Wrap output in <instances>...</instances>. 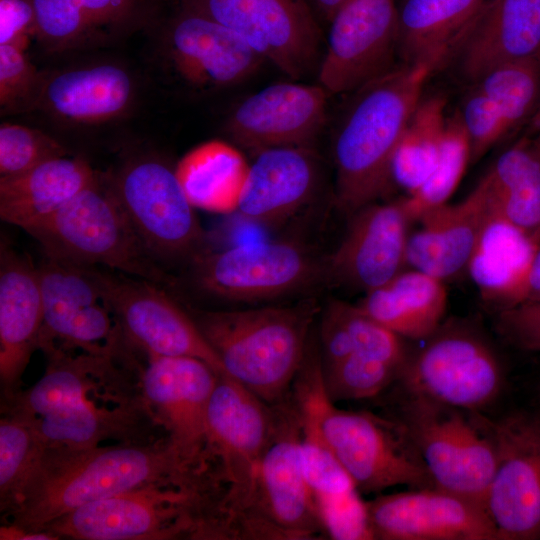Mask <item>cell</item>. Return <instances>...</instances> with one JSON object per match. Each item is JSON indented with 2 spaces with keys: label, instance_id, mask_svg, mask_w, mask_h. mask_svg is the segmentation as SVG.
I'll return each mask as SVG.
<instances>
[{
  "label": "cell",
  "instance_id": "1",
  "mask_svg": "<svg viewBox=\"0 0 540 540\" xmlns=\"http://www.w3.org/2000/svg\"><path fill=\"white\" fill-rule=\"evenodd\" d=\"M47 357L43 376L4 400L2 408L29 423L45 448L81 450L107 441L147 443L166 436L157 434L163 427L145 399L142 366L129 351Z\"/></svg>",
  "mask_w": 540,
  "mask_h": 540
},
{
  "label": "cell",
  "instance_id": "2",
  "mask_svg": "<svg viewBox=\"0 0 540 540\" xmlns=\"http://www.w3.org/2000/svg\"><path fill=\"white\" fill-rule=\"evenodd\" d=\"M208 469L184 458L168 436L81 450L46 448L20 503L4 516L5 524L43 531L85 504Z\"/></svg>",
  "mask_w": 540,
  "mask_h": 540
},
{
  "label": "cell",
  "instance_id": "3",
  "mask_svg": "<svg viewBox=\"0 0 540 540\" xmlns=\"http://www.w3.org/2000/svg\"><path fill=\"white\" fill-rule=\"evenodd\" d=\"M226 489L215 470L151 483L85 504L48 524L58 539H224Z\"/></svg>",
  "mask_w": 540,
  "mask_h": 540
},
{
  "label": "cell",
  "instance_id": "4",
  "mask_svg": "<svg viewBox=\"0 0 540 540\" xmlns=\"http://www.w3.org/2000/svg\"><path fill=\"white\" fill-rule=\"evenodd\" d=\"M291 397L311 419L324 442L361 493L395 486L435 487L425 462L403 423L394 416L338 408L328 397L322 362L308 351L294 380Z\"/></svg>",
  "mask_w": 540,
  "mask_h": 540
},
{
  "label": "cell",
  "instance_id": "5",
  "mask_svg": "<svg viewBox=\"0 0 540 540\" xmlns=\"http://www.w3.org/2000/svg\"><path fill=\"white\" fill-rule=\"evenodd\" d=\"M431 73L403 64L354 91L334 143L336 200L345 212L373 203L393 181L395 150Z\"/></svg>",
  "mask_w": 540,
  "mask_h": 540
},
{
  "label": "cell",
  "instance_id": "6",
  "mask_svg": "<svg viewBox=\"0 0 540 540\" xmlns=\"http://www.w3.org/2000/svg\"><path fill=\"white\" fill-rule=\"evenodd\" d=\"M316 302L189 312L225 374L269 405L291 395L307 353Z\"/></svg>",
  "mask_w": 540,
  "mask_h": 540
},
{
  "label": "cell",
  "instance_id": "7",
  "mask_svg": "<svg viewBox=\"0 0 540 540\" xmlns=\"http://www.w3.org/2000/svg\"><path fill=\"white\" fill-rule=\"evenodd\" d=\"M275 422L246 499L229 515V539L311 540L326 536L299 457L301 422L290 395Z\"/></svg>",
  "mask_w": 540,
  "mask_h": 540
},
{
  "label": "cell",
  "instance_id": "8",
  "mask_svg": "<svg viewBox=\"0 0 540 540\" xmlns=\"http://www.w3.org/2000/svg\"><path fill=\"white\" fill-rule=\"evenodd\" d=\"M45 255L164 286L171 277L146 251L114 194L100 176L52 215L25 230Z\"/></svg>",
  "mask_w": 540,
  "mask_h": 540
},
{
  "label": "cell",
  "instance_id": "9",
  "mask_svg": "<svg viewBox=\"0 0 540 540\" xmlns=\"http://www.w3.org/2000/svg\"><path fill=\"white\" fill-rule=\"evenodd\" d=\"M392 416L406 427L436 488L485 507L496 466L493 420L403 392Z\"/></svg>",
  "mask_w": 540,
  "mask_h": 540
},
{
  "label": "cell",
  "instance_id": "10",
  "mask_svg": "<svg viewBox=\"0 0 540 540\" xmlns=\"http://www.w3.org/2000/svg\"><path fill=\"white\" fill-rule=\"evenodd\" d=\"M425 340L409 355L395 383L401 392L481 412L497 400L504 385L503 366L479 329L452 320Z\"/></svg>",
  "mask_w": 540,
  "mask_h": 540
},
{
  "label": "cell",
  "instance_id": "11",
  "mask_svg": "<svg viewBox=\"0 0 540 540\" xmlns=\"http://www.w3.org/2000/svg\"><path fill=\"white\" fill-rule=\"evenodd\" d=\"M107 178L138 238L157 263L180 260L196 251L203 230L175 168L158 158L141 157Z\"/></svg>",
  "mask_w": 540,
  "mask_h": 540
},
{
  "label": "cell",
  "instance_id": "12",
  "mask_svg": "<svg viewBox=\"0 0 540 540\" xmlns=\"http://www.w3.org/2000/svg\"><path fill=\"white\" fill-rule=\"evenodd\" d=\"M241 36L293 80L319 66L321 35L308 0H177Z\"/></svg>",
  "mask_w": 540,
  "mask_h": 540
},
{
  "label": "cell",
  "instance_id": "13",
  "mask_svg": "<svg viewBox=\"0 0 540 540\" xmlns=\"http://www.w3.org/2000/svg\"><path fill=\"white\" fill-rule=\"evenodd\" d=\"M177 4L155 27L167 71L188 90L208 93L235 86L265 61L234 31Z\"/></svg>",
  "mask_w": 540,
  "mask_h": 540
},
{
  "label": "cell",
  "instance_id": "14",
  "mask_svg": "<svg viewBox=\"0 0 540 540\" xmlns=\"http://www.w3.org/2000/svg\"><path fill=\"white\" fill-rule=\"evenodd\" d=\"M103 300L117 318L124 338L146 355L189 356L225 373L189 312L183 310L161 285L97 267Z\"/></svg>",
  "mask_w": 540,
  "mask_h": 540
},
{
  "label": "cell",
  "instance_id": "15",
  "mask_svg": "<svg viewBox=\"0 0 540 540\" xmlns=\"http://www.w3.org/2000/svg\"><path fill=\"white\" fill-rule=\"evenodd\" d=\"M274 422V405L229 375H219L206 414V446L226 485L227 516L248 496Z\"/></svg>",
  "mask_w": 540,
  "mask_h": 540
},
{
  "label": "cell",
  "instance_id": "16",
  "mask_svg": "<svg viewBox=\"0 0 540 540\" xmlns=\"http://www.w3.org/2000/svg\"><path fill=\"white\" fill-rule=\"evenodd\" d=\"M496 466L485 507L497 540L540 539V412L493 421Z\"/></svg>",
  "mask_w": 540,
  "mask_h": 540
},
{
  "label": "cell",
  "instance_id": "17",
  "mask_svg": "<svg viewBox=\"0 0 540 540\" xmlns=\"http://www.w3.org/2000/svg\"><path fill=\"white\" fill-rule=\"evenodd\" d=\"M395 0H346L330 20L318 66L328 92H354L393 69L397 50Z\"/></svg>",
  "mask_w": 540,
  "mask_h": 540
},
{
  "label": "cell",
  "instance_id": "18",
  "mask_svg": "<svg viewBox=\"0 0 540 540\" xmlns=\"http://www.w3.org/2000/svg\"><path fill=\"white\" fill-rule=\"evenodd\" d=\"M317 264L290 241L234 245L198 260L195 280L204 292L230 301L279 297L308 285Z\"/></svg>",
  "mask_w": 540,
  "mask_h": 540
},
{
  "label": "cell",
  "instance_id": "19",
  "mask_svg": "<svg viewBox=\"0 0 540 540\" xmlns=\"http://www.w3.org/2000/svg\"><path fill=\"white\" fill-rule=\"evenodd\" d=\"M146 356L141 370L144 396L166 435L187 460L212 464L206 414L220 373L194 357Z\"/></svg>",
  "mask_w": 540,
  "mask_h": 540
},
{
  "label": "cell",
  "instance_id": "20",
  "mask_svg": "<svg viewBox=\"0 0 540 540\" xmlns=\"http://www.w3.org/2000/svg\"><path fill=\"white\" fill-rule=\"evenodd\" d=\"M367 508L374 539L497 540L483 505L436 487L380 495Z\"/></svg>",
  "mask_w": 540,
  "mask_h": 540
},
{
  "label": "cell",
  "instance_id": "21",
  "mask_svg": "<svg viewBox=\"0 0 540 540\" xmlns=\"http://www.w3.org/2000/svg\"><path fill=\"white\" fill-rule=\"evenodd\" d=\"M36 40L52 54L115 43L154 28L167 0H31Z\"/></svg>",
  "mask_w": 540,
  "mask_h": 540
},
{
  "label": "cell",
  "instance_id": "22",
  "mask_svg": "<svg viewBox=\"0 0 540 540\" xmlns=\"http://www.w3.org/2000/svg\"><path fill=\"white\" fill-rule=\"evenodd\" d=\"M327 93L320 84L269 85L232 111L228 133L240 145L257 152L275 147H307L324 124Z\"/></svg>",
  "mask_w": 540,
  "mask_h": 540
},
{
  "label": "cell",
  "instance_id": "23",
  "mask_svg": "<svg viewBox=\"0 0 540 540\" xmlns=\"http://www.w3.org/2000/svg\"><path fill=\"white\" fill-rule=\"evenodd\" d=\"M409 222L401 200L371 203L354 212L327 262L330 276L343 286L366 293L388 283L406 263Z\"/></svg>",
  "mask_w": 540,
  "mask_h": 540
},
{
  "label": "cell",
  "instance_id": "24",
  "mask_svg": "<svg viewBox=\"0 0 540 540\" xmlns=\"http://www.w3.org/2000/svg\"><path fill=\"white\" fill-rule=\"evenodd\" d=\"M538 55L540 0L486 2L451 54L470 85L500 65Z\"/></svg>",
  "mask_w": 540,
  "mask_h": 540
},
{
  "label": "cell",
  "instance_id": "25",
  "mask_svg": "<svg viewBox=\"0 0 540 540\" xmlns=\"http://www.w3.org/2000/svg\"><path fill=\"white\" fill-rule=\"evenodd\" d=\"M43 323L37 266L4 238L0 245V382L5 400L20 391L22 375Z\"/></svg>",
  "mask_w": 540,
  "mask_h": 540
},
{
  "label": "cell",
  "instance_id": "26",
  "mask_svg": "<svg viewBox=\"0 0 540 540\" xmlns=\"http://www.w3.org/2000/svg\"><path fill=\"white\" fill-rule=\"evenodd\" d=\"M491 207L483 179L461 202L425 213L421 228L408 237L406 263L440 280L467 269Z\"/></svg>",
  "mask_w": 540,
  "mask_h": 540
},
{
  "label": "cell",
  "instance_id": "27",
  "mask_svg": "<svg viewBox=\"0 0 540 540\" xmlns=\"http://www.w3.org/2000/svg\"><path fill=\"white\" fill-rule=\"evenodd\" d=\"M299 412V411H298ZM299 457L326 537L374 540L367 501L324 442L314 422L299 412Z\"/></svg>",
  "mask_w": 540,
  "mask_h": 540
},
{
  "label": "cell",
  "instance_id": "28",
  "mask_svg": "<svg viewBox=\"0 0 540 540\" xmlns=\"http://www.w3.org/2000/svg\"><path fill=\"white\" fill-rule=\"evenodd\" d=\"M134 96L133 77L124 67L99 62L44 76L36 106L67 123L93 125L123 115Z\"/></svg>",
  "mask_w": 540,
  "mask_h": 540
},
{
  "label": "cell",
  "instance_id": "29",
  "mask_svg": "<svg viewBox=\"0 0 540 540\" xmlns=\"http://www.w3.org/2000/svg\"><path fill=\"white\" fill-rule=\"evenodd\" d=\"M316 177V163L307 147L262 150L249 166L236 211L254 223H278L309 200Z\"/></svg>",
  "mask_w": 540,
  "mask_h": 540
},
{
  "label": "cell",
  "instance_id": "30",
  "mask_svg": "<svg viewBox=\"0 0 540 540\" xmlns=\"http://www.w3.org/2000/svg\"><path fill=\"white\" fill-rule=\"evenodd\" d=\"M539 248V235L529 234L512 224L491 202L467 266L483 300L497 311L522 303Z\"/></svg>",
  "mask_w": 540,
  "mask_h": 540
},
{
  "label": "cell",
  "instance_id": "31",
  "mask_svg": "<svg viewBox=\"0 0 540 540\" xmlns=\"http://www.w3.org/2000/svg\"><path fill=\"white\" fill-rule=\"evenodd\" d=\"M98 177L86 160L68 155L16 176L1 177L0 217L26 230L58 211Z\"/></svg>",
  "mask_w": 540,
  "mask_h": 540
},
{
  "label": "cell",
  "instance_id": "32",
  "mask_svg": "<svg viewBox=\"0 0 540 540\" xmlns=\"http://www.w3.org/2000/svg\"><path fill=\"white\" fill-rule=\"evenodd\" d=\"M486 0H405L398 10V55L431 71L451 56Z\"/></svg>",
  "mask_w": 540,
  "mask_h": 540
},
{
  "label": "cell",
  "instance_id": "33",
  "mask_svg": "<svg viewBox=\"0 0 540 540\" xmlns=\"http://www.w3.org/2000/svg\"><path fill=\"white\" fill-rule=\"evenodd\" d=\"M447 306L443 281L420 270L399 272L366 293L358 307L404 339L422 340L442 323Z\"/></svg>",
  "mask_w": 540,
  "mask_h": 540
},
{
  "label": "cell",
  "instance_id": "34",
  "mask_svg": "<svg viewBox=\"0 0 540 540\" xmlns=\"http://www.w3.org/2000/svg\"><path fill=\"white\" fill-rule=\"evenodd\" d=\"M43 304L38 349H59L91 307L103 300L97 267L44 254L37 266Z\"/></svg>",
  "mask_w": 540,
  "mask_h": 540
},
{
  "label": "cell",
  "instance_id": "35",
  "mask_svg": "<svg viewBox=\"0 0 540 540\" xmlns=\"http://www.w3.org/2000/svg\"><path fill=\"white\" fill-rule=\"evenodd\" d=\"M249 166L237 148L210 140L189 150L174 168L194 208L226 214L237 210Z\"/></svg>",
  "mask_w": 540,
  "mask_h": 540
},
{
  "label": "cell",
  "instance_id": "36",
  "mask_svg": "<svg viewBox=\"0 0 540 540\" xmlns=\"http://www.w3.org/2000/svg\"><path fill=\"white\" fill-rule=\"evenodd\" d=\"M482 179L492 204L508 221L540 236V155L530 137L502 152Z\"/></svg>",
  "mask_w": 540,
  "mask_h": 540
},
{
  "label": "cell",
  "instance_id": "37",
  "mask_svg": "<svg viewBox=\"0 0 540 540\" xmlns=\"http://www.w3.org/2000/svg\"><path fill=\"white\" fill-rule=\"evenodd\" d=\"M446 101L441 96L421 99L400 138L392 160V180L408 195L433 172L441 150Z\"/></svg>",
  "mask_w": 540,
  "mask_h": 540
},
{
  "label": "cell",
  "instance_id": "38",
  "mask_svg": "<svg viewBox=\"0 0 540 540\" xmlns=\"http://www.w3.org/2000/svg\"><path fill=\"white\" fill-rule=\"evenodd\" d=\"M45 449L41 438L29 423L10 413L2 414L0 511L4 516L20 503L42 461Z\"/></svg>",
  "mask_w": 540,
  "mask_h": 540
},
{
  "label": "cell",
  "instance_id": "39",
  "mask_svg": "<svg viewBox=\"0 0 540 540\" xmlns=\"http://www.w3.org/2000/svg\"><path fill=\"white\" fill-rule=\"evenodd\" d=\"M471 85L494 102L512 134L529 124L540 106V55L500 65Z\"/></svg>",
  "mask_w": 540,
  "mask_h": 540
},
{
  "label": "cell",
  "instance_id": "40",
  "mask_svg": "<svg viewBox=\"0 0 540 540\" xmlns=\"http://www.w3.org/2000/svg\"><path fill=\"white\" fill-rule=\"evenodd\" d=\"M469 162L470 142L456 110L446 119L441 150L433 172L421 187L401 200L408 219L419 220L428 211L447 203Z\"/></svg>",
  "mask_w": 540,
  "mask_h": 540
},
{
  "label": "cell",
  "instance_id": "41",
  "mask_svg": "<svg viewBox=\"0 0 540 540\" xmlns=\"http://www.w3.org/2000/svg\"><path fill=\"white\" fill-rule=\"evenodd\" d=\"M401 371L356 352L336 364L322 366L324 388L334 403L373 398L395 384Z\"/></svg>",
  "mask_w": 540,
  "mask_h": 540
},
{
  "label": "cell",
  "instance_id": "42",
  "mask_svg": "<svg viewBox=\"0 0 540 540\" xmlns=\"http://www.w3.org/2000/svg\"><path fill=\"white\" fill-rule=\"evenodd\" d=\"M347 329L354 352L403 369L410 353L404 338L370 317L357 305L332 302Z\"/></svg>",
  "mask_w": 540,
  "mask_h": 540
},
{
  "label": "cell",
  "instance_id": "43",
  "mask_svg": "<svg viewBox=\"0 0 540 540\" xmlns=\"http://www.w3.org/2000/svg\"><path fill=\"white\" fill-rule=\"evenodd\" d=\"M65 155V147L41 130L7 122L0 126V178L22 174Z\"/></svg>",
  "mask_w": 540,
  "mask_h": 540
},
{
  "label": "cell",
  "instance_id": "44",
  "mask_svg": "<svg viewBox=\"0 0 540 540\" xmlns=\"http://www.w3.org/2000/svg\"><path fill=\"white\" fill-rule=\"evenodd\" d=\"M44 76H41L26 49L0 44V107L15 113L35 107Z\"/></svg>",
  "mask_w": 540,
  "mask_h": 540
},
{
  "label": "cell",
  "instance_id": "45",
  "mask_svg": "<svg viewBox=\"0 0 540 540\" xmlns=\"http://www.w3.org/2000/svg\"><path fill=\"white\" fill-rule=\"evenodd\" d=\"M458 112L469 138L473 163L511 134L497 106L475 85L464 96Z\"/></svg>",
  "mask_w": 540,
  "mask_h": 540
},
{
  "label": "cell",
  "instance_id": "46",
  "mask_svg": "<svg viewBox=\"0 0 540 540\" xmlns=\"http://www.w3.org/2000/svg\"><path fill=\"white\" fill-rule=\"evenodd\" d=\"M495 328L509 344L521 350L540 352V300L497 311Z\"/></svg>",
  "mask_w": 540,
  "mask_h": 540
},
{
  "label": "cell",
  "instance_id": "47",
  "mask_svg": "<svg viewBox=\"0 0 540 540\" xmlns=\"http://www.w3.org/2000/svg\"><path fill=\"white\" fill-rule=\"evenodd\" d=\"M36 30L31 0H0V44L26 49Z\"/></svg>",
  "mask_w": 540,
  "mask_h": 540
},
{
  "label": "cell",
  "instance_id": "48",
  "mask_svg": "<svg viewBox=\"0 0 540 540\" xmlns=\"http://www.w3.org/2000/svg\"><path fill=\"white\" fill-rule=\"evenodd\" d=\"M321 342L324 352L322 366L324 367L336 364L354 352L349 333L332 302L323 317Z\"/></svg>",
  "mask_w": 540,
  "mask_h": 540
},
{
  "label": "cell",
  "instance_id": "49",
  "mask_svg": "<svg viewBox=\"0 0 540 540\" xmlns=\"http://www.w3.org/2000/svg\"><path fill=\"white\" fill-rule=\"evenodd\" d=\"M1 540H56L55 535L47 531H28L10 524H5L0 528Z\"/></svg>",
  "mask_w": 540,
  "mask_h": 540
},
{
  "label": "cell",
  "instance_id": "50",
  "mask_svg": "<svg viewBox=\"0 0 540 540\" xmlns=\"http://www.w3.org/2000/svg\"><path fill=\"white\" fill-rule=\"evenodd\" d=\"M538 300H540V248L534 257L530 268L523 302Z\"/></svg>",
  "mask_w": 540,
  "mask_h": 540
},
{
  "label": "cell",
  "instance_id": "51",
  "mask_svg": "<svg viewBox=\"0 0 540 540\" xmlns=\"http://www.w3.org/2000/svg\"><path fill=\"white\" fill-rule=\"evenodd\" d=\"M314 12L330 22L337 10L346 0H308Z\"/></svg>",
  "mask_w": 540,
  "mask_h": 540
},
{
  "label": "cell",
  "instance_id": "52",
  "mask_svg": "<svg viewBox=\"0 0 540 540\" xmlns=\"http://www.w3.org/2000/svg\"><path fill=\"white\" fill-rule=\"evenodd\" d=\"M529 125L531 127L532 133L534 134V137L531 138V140L540 155V106Z\"/></svg>",
  "mask_w": 540,
  "mask_h": 540
},
{
  "label": "cell",
  "instance_id": "53",
  "mask_svg": "<svg viewBox=\"0 0 540 540\" xmlns=\"http://www.w3.org/2000/svg\"><path fill=\"white\" fill-rule=\"evenodd\" d=\"M539 398H540V395H539ZM539 403H540V400H539ZM539 412H540V410H539Z\"/></svg>",
  "mask_w": 540,
  "mask_h": 540
}]
</instances>
